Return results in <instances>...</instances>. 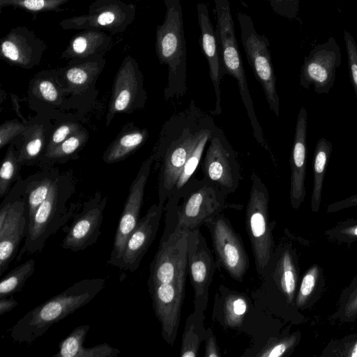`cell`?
Here are the masks:
<instances>
[{
  "mask_svg": "<svg viewBox=\"0 0 357 357\" xmlns=\"http://www.w3.org/2000/svg\"><path fill=\"white\" fill-rule=\"evenodd\" d=\"M215 123L193 100L162 125L151 155L158 171V204L165 205L178 175L203 132Z\"/></svg>",
  "mask_w": 357,
  "mask_h": 357,
  "instance_id": "6da1fadb",
  "label": "cell"
},
{
  "mask_svg": "<svg viewBox=\"0 0 357 357\" xmlns=\"http://www.w3.org/2000/svg\"><path fill=\"white\" fill-rule=\"evenodd\" d=\"M105 278H86L29 311L10 330L13 341L32 344L50 328L84 306L102 291Z\"/></svg>",
  "mask_w": 357,
  "mask_h": 357,
  "instance_id": "7a4b0ae2",
  "label": "cell"
},
{
  "mask_svg": "<svg viewBox=\"0 0 357 357\" xmlns=\"http://www.w3.org/2000/svg\"><path fill=\"white\" fill-rule=\"evenodd\" d=\"M165 19L155 32V52L161 65L168 68L166 100L184 96L187 92V49L183 10L180 0H164Z\"/></svg>",
  "mask_w": 357,
  "mask_h": 357,
  "instance_id": "3957f363",
  "label": "cell"
},
{
  "mask_svg": "<svg viewBox=\"0 0 357 357\" xmlns=\"http://www.w3.org/2000/svg\"><path fill=\"white\" fill-rule=\"evenodd\" d=\"M300 268L298 255L290 241L283 239L275 245L274 253L261 276L271 292V306L275 312L293 324L305 321L296 306Z\"/></svg>",
  "mask_w": 357,
  "mask_h": 357,
  "instance_id": "277c9868",
  "label": "cell"
},
{
  "mask_svg": "<svg viewBox=\"0 0 357 357\" xmlns=\"http://www.w3.org/2000/svg\"><path fill=\"white\" fill-rule=\"evenodd\" d=\"M74 188L70 176L59 174L47 198L38 207L32 220L27 225L24 244L20 257L25 252H41L49 237L56 233L75 214V204H72L69 208L66 206Z\"/></svg>",
  "mask_w": 357,
  "mask_h": 357,
  "instance_id": "5b68a950",
  "label": "cell"
},
{
  "mask_svg": "<svg viewBox=\"0 0 357 357\" xmlns=\"http://www.w3.org/2000/svg\"><path fill=\"white\" fill-rule=\"evenodd\" d=\"M225 195L216 185L204 178L193 177L184 186L178 197V204L164 208L172 213L178 227L189 233L199 229L205 222L227 208L241 209V205L227 202Z\"/></svg>",
  "mask_w": 357,
  "mask_h": 357,
  "instance_id": "8992f818",
  "label": "cell"
},
{
  "mask_svg": "<svg viewBox=\"0 0 357 357\" xmlns=\"http://www.w3.org/2000/svg\"><path fill=\"white\" fill-rule=\"evenodd\" d=\"M251 189L245 210V226L257 273L262 276L275 248L273 230L275 222L269 221V193L257 173L250 174Z\"/></svg>",
  "mask_w": 357,
  "mask_h": 357,
  "instance_id": "52a82bcc",
  "label": "cell"
},
{
  "mask_svg": "<svg viewBox=\"0 0 357 357\" xmlns=\"http://www.w3.org/2000/svg\"><path fill=\"white\" fill-rule=\"evenodd\" d=\"M188 233L181 231L175 215L165 213V227L157 252L150 264L149 289L176 280L187 271Z\"/></svg>",
  "mask_w": 357,
  "mask_h": 357,
  "instance_id": "ba28073f",
  "label": "cell"
},
{
  "mask_svg": "<svg viewBox=\"0 0 357 357\" xmlns=\"http://www.w3.org/2000/svg\"><path fill=\"white\" fill-rule=\"evenodd\" d=\"M237 19L241 30V43L248 63L264 90L270 109L279 117L280 98L269 41L264 34L257 32L250 15L238 12Z\"/></svg>",
  "mask_w": 357,
  "mask_h": 357,
  "instance_id": "9c48e42d",
  "label": "cell"
},
{
  "mask_svg": "<svg viewBox=\"0 0 357 357\" xmlns=\"http://www.w3.org/2000/svg\"><path fill=\"white\" fill-rule=\"evenodd\" d=\"M203 178L225 195L234 193L242 179L238 154L221 128L213 132L202 158Z\"/></svg>",
  "mask_w": 357,
  "mask_h": 357,
  "instance_id": "30bf717a",
  "label": "cell"
},
{
  "mask_svg": "<svg viewBox=\"0 0 357 357\" xmlns=\"http://www.w3.org/2000/svg\"><path fill=\"white\" fill-rule=\"evenodd\" d=\"M136 6L121 0H95L87 13L66 18L59 22L64 30L96 29L113 34L124 32L134 22Z\"/></svg>",
  "mask_w": 357,
  "mask_h": 357,
  "instance_id": "8fae6325",
  "label": "cell"
},
{
  "mask_svg": "<svg viewBox=\"0 0 357 357\" xmlns=\"http://www.w3.org/2000/svg\"><path fill=\"white\" fill-rule=\"evenodd\" d=\"M204 225L210 232L218 266L234 280L241 282L249 268V259L241 236L222 213Z\"/></svg>",
  "mask_w": 357,
  "mask_h": 357,
  "instance_id": "7c38bea8",
  "label": "cell"
},
{
  "mask_svg": "<svg viewBox=\"0 0 357 357\" xmlns=\"http://www.w3.org/2000/svg\"><path fill=\"white\" fill-rule=\"evenodd\" d=\"M146 100L143 74L137 61L127 55L114 77L106 115V126L109 125L118 113L130 114L142 109Z\"/></svg>",
  "mask_w": 357,
  "mask_h": 357,
  "instance_id": "4fadbf2b",
  "label": "cell"
},
{
  "mask_svg": "<svg viewBox=\"0 0 357 357\" xmlns=\"http://www.w3.org/2000/svg\"><path fill=\"white\" fill-rule=\"evenodd\" d=\"M341 61L340 47L331 36L326 42L315 45L305 56L301 68L300 85L305 89L312 86L317 94L329 93Z\"/></svg>",
  "mask_w": 357,
  "mask_h": 357,
  "instance_id": "5bb4252c",
  "label": "cell"
},
{
  "mask_svg": "<svg viewBox=\"0 0 357 357\" xmlns=\"http://www.w3.org/2000/svg\"><path fill=\"white\" fill-rule=\"evenodd\" d=\"M215 268L216 263L199 229L189 232L187 271L194 291V310L205 312Z\"/></svg>",
  "mask_w": 357,
  "mask_h": 357,
  "instance_id": "9a60e30c",
  "label": "cell"
},
{
  "mask_svg": "<svg viewBox=\"0 0 357 357\" xmlns=\"http://www.w3.org/2000/svg\"><path fill=\"white\" fill-rule=\"evenodd\" d=\"M153 158L151 154L141 165L132 181L128 195L116 228L113 248L107 264L116 266L120 259L126 243L136 227L140 218L145 186L149 176Z\"/></svg>",
  "mask_w": 357,
  "mask_h": 357,
  "instance_id": "2e32d148",
  "label": "cell"
},
{
  "mask_svg": "<svg viewBox=\"0 0 357 357\" xmlns=\"http://www.w3.org/2000/svg\"><path fill=\"white\" fill-rule=\"evenodd\" d=\"M187 274L149 289L155 314L161 324L162 338L171 346L175 342L180 324Z\"/></svg>",
  "mask_w": 357,
  "mask_h": 357,
  "instance_id": "e0dca14e",
  "label": "cell"
},
{
  "mask_svg": "<svg viewBox=\"0 0 357 357\" xmlns=\"http://www.w3.org/2000/svg\"><path fill=\"white\" fill-rule=\"evenodd\" d=\"M107 202V197L98 192L84 203L81 211L75 215L71 224L64 229L66 235L61 243L63 249L79 252L96 243Z\"/></svg>",
  "mask_w": 357,
  "mask_h": 357,
  "instance_id": "ac0fdd59",
  "label": "cell"
},
{
  "mask_svg": "<svg viewBox=\"0 0 357 357\" xmlns=\"http://www.w3.org/2000/svg\"><path fill=\"white\" fill-rule=\"evenodd\" d=\"M46 43L26 26L12 28L0 40V58L10 66L31 69L47 50Z\"/></svg>",
  "mask_w": 357,
  "mask_h": 357,
  "instance_id": "d6986e66",
  "label": "cell"
},
{
  "mask_svg": "<svg viewBox=\"0 0 357 357\" xmlns=\"http://www.w3.org/2000/svg\"><path fill=\"white\" fill-rule=\"evenodd\" d=\"M5 199L12 203L5 220L0 223V275L16 257L27 231L26 205L20 188L15 185Z\"/></svg>",
  "mask_w": 357,
  "mask_h": 357,
  "instance_id": "ffe728a7",
  "label": "cell"
},
{
  "mask_svg": "<svg viewBox=\"0 0 357 357\" xmlns=\"http://www.w3.org/2000/svg\"><path fill=\"white\" fill-rule=\"evenodd\" d=\"M215 33L222 56L224 75L236 79L239 85L247 82L239 53L229 0H214Z\"/></svg>",
  "mask_w": 357,
  "mask_h": 357,
  "instance_id": "44dd1931",
  "label": "cell"
},
{
  "mask_svg": "<svg viewBox=\"0 0 357 357\" xmlns=\"http://www.w3.org/2000/svg\"><path fill=\"white\" fill-rule=\"evenodd\" d=\"M164 208L165 205L154 204L140 218L115 266L130 272L139 267L142 258L155 240Z\"/></svg>",
  "mask_w": 357,
  "mask_h": 357,
  "instance_id": "7402d4cb",
  "label": "cell"
},
{
  "mask_svg": "<svg viewBox=\"0 0 357 357\" xmlns=\"http://www.w3.org/2000/svg\"><path fill=\"white\" fill-rule=\"evenodd\" d=\"M307 112L304 106L298 111L290 156V204L298 209L306 196Z\"/></svg>",
  "mask_w": 357,
  "mask_h": 357,
  "instance_id": "603a6c76",
  "label": "cell"
},
{
  "mask_svg": "<svg viewBox=\"0 0 357 357\" xmlns=\"http://www.w3.org/2000/svg\"><path fill=\"white\" fill-rule=\"evenodd\" d=\"M198 24L200 29L199 45L205 56L215 93V106L211 112L213 115L222 114L220 84L224 77L222 56L218 45L215 30L209 17L208 8L206 3L197 5Z\"/></svg>",
  "mask_w": 357,
  "mask_h": 357,
  "instance_id": "cb8c5ba5",
  "label": "cell"
},
{
  "mask_svg": "<svg viewBox=\"0 0 357 357\" xmlns=\"http://www.w3.org/2000/svg\"><path fill=\"white\" fill-rule=\"evenodd\" d=\"M105 63L104 54L70 59L66 66L56 69L58 78L65 92L79 94L96 83Z\"/></svg>",
  "mask_w": 357,
  "mask_h": 357,
  "instance_id": "d4e9b609",
  "label": "cell"
},
{
  "mask_svg": "<svg viewBox=\"0 0 357 357\" xmlns=\"http://www.w3.org/2000/svg\"><path fill=\"white\" fill-rule=\"evenodd\" d=\"M248 310L246 295L220 286L214 301L213 319L224 328H238L243 324Z\"/></svg>",
  "mask_w": 357,
  "mask_h": 357,
  "instance_id": "484cf974",
  "label": "cell"
},
{
  "mask_svg": "<svg viewBox=\"0 0 357 357\" xmlns=\"http://www.w3.org/2000/svg\"><path fill=\"white\" fill-rule=\"evenodd\" d=\"M112 43V38L104 31L84 29L71 38L61 58L70 60L105 54Z\"/></svg>",
  "mask_w": 357,
  "mask_h": 357,
  "instance_id": "4316f807",
  "label": "cell"
},
{
  "mask_svg": "<svg viewBox=\"0 0 357 357\" xmlns=\"http://www.w3.org/2000/svg\"><path fill=\"white\" fill-rule=\"evenodd\" d=\"M148 137L146 128L136 127L133 123L126 125L105 151L103 161L113 164L126 159L139 149Z\"/></svg>",
  "mask_w": 357,
  "mask_h": 357,
  "instance_id": "83f0119b",
  "label": "cell"
},
{
  "mask_svg": "<svg viewBox=\"0 0 357 357\" xmlns=\"http://www.w3.org/2000/svg\"><path fill=\"white\" fill-rule=\"evenodd\" d=\"M58 176L59 173L55 169L44 171L32 176L27 184L20 188L25 202L27 225L47 198Z\"/></svg>",
  "mask_w": 357,
  "mask_h": 357,
  "instance_id": "f1b7e54d",
  "label": "cell"
},
{
  "mask_svg": "<svg viewBox=\"0 0 357 357\" xmlns=\"http://www.w3.org/2000/svg\"><path fill=\"white\" fill-rule=\"evenodd\" d=\"M217 127L218 126L215 123H213L203 132L197 144L192 151L183 167L174 186L171 195L167 199L165 204V208L173 207L178 204V197L179 194L189 181L195 177V173L202 160L206 146Z\"/></svg>",
  "mask_w": 357,
  "mask_h": 357,
  "instance_id": "f546056e",
  "label": "cell"
},
{
  "mask_svg": "<svg viewBox=\"0 0 357 357\" xmlns=\"http://www.w3.org/2000/svg\"><path fill=\"white\" fill-rule=\"evenodd\" d=\"M325 277L323 268L312 264L303 275L296 296V306L300 311L312 307L324 290Z\"/></svg>",
  "mask_w": 357,
  "mask_h": 357,
  "instance_id": "4dcf8cb0",
  "label": "cell"
},
{
  "mask_svg": "<svg viewBox=\"0 0 357 357\" xmlns=\"http://www.w3.org/2000/svg\"><path fill=\"white\" fill-rule=\"evenodd\" d=\"M332 143L325 137H321L316 143L313 157V183L310 201L311 210L319 211L324 177L332 153Z\"/></svg>",
  "mask_w": 357,
  "mask_h": 357,
  "instance_id": "1f68e13d",
  "label": "cell"
},
{
  "mask_svg": "<svg viewBox=\"0 0 357 357\" xmlns=\"http://www.w3.org/2000/svg\"><path fill=\"white\" fill-rule=\"evenodd\" d=\"M204 312L194 310L188 317L182 335L179 356L197 357L201 343L204 340L206 328L204 326Z\"/></svg>",
  "mask_w": 357,
  "mask_h": 357,
  "instance_id": "d6a6232c",
  "label": "cell"
},
{
  "mask_svg": "<svg viewBox=\"0 0 357 357\" xmlns=\"http://www.w3.org/2000/svg\"><path fill=\"white\" fill-rule=\"evenodd\" d=\"M47 126L43 123L29 125L22 134V146L18 151V160L22 165H31L38 160L46 142Z\"/></svg>",
  "mask_w": 357,
  "mask_h": 357,
  "instance_id": "836d02e7",
  "label": "cell"
},
{
  "mask_svg": "<svg viewBox=\"0 0 357 357\" xmlns=\"http://www.w3.org/2000/svg\"><path fill=\"white\" fill-rule=\"evenodd\" d=\"M33 95L46 102L60 103L65 93L59 82L56 69L43 70L37 73L31 82Z\"/></svg>",
  "mask_w": 357,
  "mask_h": 357,
  "instance_id": "e575fe53",
  "label": "cell"
},
{
  "mask_svg": "<svg viewBox=\"0 0 357 357\" xmlns=\"http://www.w3.org/2000/svg\"><path fill=\"white\" fill-rule=\"evenodd\" d=\"M331 319L341 324L353 323L357 319V275L342 290Z\"/></svg>",
  "mask_w": 357,
  "mask_h": 357,
  "instance_id": "d590c367",
  "label": "cell"
},
{
  "mask_svg": "<svg viewBox=\"0 0 357 357\" xmlns=\"http://www.w3.org/2000/svg\"><path fill=\"white\" fill-rule=\"evenodd\" d=\"M34 270L35 260L30 259L5 275L0 282V298L20 291Z\"/></svg>",
  "mask_w": 357,
  "mask_h": 357,
  "instance_id": "8d00e7d4",
  "label": "cell"
},
{
  "mask_svg": "<svg viewBox=\"0 0 357 357\" xmlns=\"http://www.w3.org/2000/svg\"><path fill=\"white\" fill-rule=\"evenodd\" d=\"M301 339L300 331H294L282 337H271L257 354V357L289 356L299 344Z\"/></svg>",
  "mask_w": 357,
  "mask_h": 357,
  "instance_id": "74e56055",
  "label": "cell"
},
{
  "mask_svg": "<svg viewBox=\"0 0 357 357\" xmlns=\"http://www.w3.org/2000/svg\"><path fill=\"white\" fill-rule=\"evenodd\" d=\"M88 139L89 132L82 127L54 149L45 153L44 157L48 160L53 161L69 158L77 153L85 145Z\"/></svg>",
  "mask_w": 357,
  "mask_h": 357,
  "instance_id": "f35d334b",
  "label": "cell"
},
{
  "mask_svg": "<svg viewBox=\"0 0 357 357\" xmlns=\"http://www.w3.org/2000/svg\"><path fill=\"white\" fill-rule=\"evenodd\" d=\"M324 236L331 243L350 247L357 241V218H348L325 230Z\"/></svg>",
  "mask_w": 357,
  "mask_h": 357,
  "instance_id": "ab89813d",
  "label": "cell"
},
{
  "mask_svg": "<svg viewBox=\"0 0 357 357\" xmlns=\"http://www.w3.org/2000/svg\"><path fill=\"white\" fill-rule=\"evenodd\" d=\"M22 165L18 160V151H15L11 144L5 155L0 169V196L7 194L11 183L17 179L20 167Z\"/></svg>",
  "mask_w": 357,
  "mask_h": 357,
  "instance_id": "60d3db41",
  "label": "cell"
},
{
  "mask_svg": "<svg viewBox=\"0 0 357 357\" xmlns=\"http://www.w3.org/2000/svg\"><path fill=\"white\" fill-rule=\"evenodd\" d=\"M70 1L73 0H0V12L8 6L32 13L59 12L63 4Z\"/></svg>",
  "mask_w": 357,
  "mask_h": 357,
  "instance_id": "b9f144b4",
  "label": "cell"
},
{
  "mask_svg": "<svg viewBox=\"0 0 357 357\" xmlns=\"http://www.w3.org/2000/svg\"><path fill=\"white\" fill-rule=\"evenodd\" d=\"M319 356L357 357V332L331 340Z\"/></svg>",
  "mask_w": 357,
  "mask_h": 357,
  "instance_id": "7bdbcfd3",
  "label": "cell"
},
{
  "mask_svg": "<svg viewBox=\"0 0 357 357\" xmlns=\"http://www.w3.org/2000/svg\"><path fill=\"white\" fill-rule=\"evenodd\" d=\"M90 329L89 324L76 327L59 344V351L52 357H77L84 346L86 335Z\"/></svg>",
  "mask_w": 357,
  "mask_h": 357,
  "instance_id": "ee69618b",
  "label": "cell"
},
{
  "mask_svg": "<svg viewBox=\"0 0 357 357\" xmlns=\"http://www.w3.org/2000/svg\"><path fill=\"white\" fill-rule=\"evenodd\" d=\"M344 40L350 81L357 100V44L354 36L347 30H344Z\"/></svg>",
  "mask_w": 357,
  "mask_h": 357,
  "instance_id": "f6af8a7d",
  "label": "cell"
},
{
  "mask_svg": "<svg viewBox=\"0 0 357 357\" xmlns=\"http://www.w3.org/2000/svg\"><path fill=\"white\" fill-rule=\"evenodd\" d=\"M82 128V126L79 123L75 122H66L59 125L51 134L45 153L54 149Z\"/></svg>",
  "mask_w": 357,
  "mask_h": 357,
  "instance_id": "bcb514c9",
  "label": "cell"
},
{
  "mask_svg": "<svg viewBox=\"0 0 357 357\" xmlns=\"http://www.w3.org/2000/svg\"><path fill=\"white\" fill-rule=\"evenodd\" d=\"M278 15L294 20L298 17L300 0H266Z\"/></svg>",
  "mask_w": 357,
  "mask_h": 357,
  "instance_id": "7dc6e473",
  "label": "cell"
},
{
  "mask_svg": "<svg viewBox=\"0 0 357 357\" xmlns=\"http://www.w3.org/2000/svg\"><path fill=\"white\" fill-rule=\"evenodd\" d=\"M30 123L7 121L0 126V149L3 148L17 136L22 135Z\"/></svg>",
  "mask_w": 357,
  "mask_h": 357,
  "instance_id": "c3c4849f",
  "label": "cell"
},
{
  "mask_svg": "<svg viewBox=\"0 0 357 357\" xmlns=\"http://www.w3.org/2000/svg\"><path fill=\"white\" fill-rule=\"evenodd\" d=\"M205 353L204 357H220L221 356L220 351L218 347L215 335L212 328H206V335L204 338Z\"/></svg>",
  "mask_w": 357,
  "mask_h": 357,
  "instance_id": "681fc988",
  "label": "cell"
},
{
  "mask_svg": "<svg viewBox=\"0 0 357 357\" xmlns=\"http://www.w3.org/2000/svg\"><path fill=\"white\" fill-rule=\"evenodd\" d=\"M357 206V194L349 196L342 200H339L328 204L326 207V213H335L346 208Z\"/></svg>",
  "mask_w": 357,
  "mask_h": 357,
  "instance_id": "f907efd6",
  "label": "cell"
},
{
  "mask_svg": "<svg viewBox=\"0 0 357 357\" xmlns=\"http://www.w3.org/2000/svg\"><path fill=\"white\" fill-rule=\"evenodd\" d=\"M17 305V301L13 298L10 297H1L0 298V314L3 315L12 310Z\"/></svg>",
  "mask_w": 357,
  "mask_h": 357,
  "instance_id": "816d5d0a",
  "label": "cell"
},
{
  "mask_svg": "<svg viewBox=\"0 0 357 357\" xmlns=\"http://www.w3.org/2000/svg\"><path fill=\"white\" fill-rule=\"evenodd\" d=\"M138 1H142V0H138Z\"/></svg>",
  "mask_w": 357,
  "mask_h": 357,
  "instance_id": "f5cc1de1",
  "label": "cell"
}]
</instances>
